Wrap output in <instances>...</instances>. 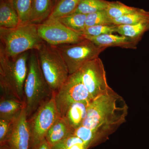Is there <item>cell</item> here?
I'll use <instances>...</instances> for the list:
<instances>
[{
    "mask_svg": "<svg viewBox=\"0 0 149 149\" xmlns=\"http://www.w3.org/2000/svg\"><path fill=\"white\" fill-rule=\"evenodd\" d=\"M128 110L124 99L112 88L90 102L82 126L90 129L94 133V146L125 123Z\"/></svg>",
    "mask_w": 149,
    "mask_h": 149,
    "instance_id": "6da1fadb",
    "label": "cell"
},
{
    "mask_svg": "<svg viewBox=\"0 0 149 149\" xmlns=\"http://www.w3.org/2000/svg\"><path fill=\"white\" fill-rule=\"evenodd\" d=\"M30 52L10 57L0 49V88L2 95L13 97L24 102V85Z\"/></svg>",
    "mask_w": 149,
    "mask_h": 149,
    "instance_id": "7a4b0ae2",
    "label": "cell"
},
{
    "mask_svg": "<svg viewBox=\"0 0 149 149\" xmlns=\"http://www.w3.org/2000/svg\"><path fill=\"white\" fill-rule=\"evenodd\" d=\"M0 49L10 57L37 50L44 42L38 33L37 24L29 22L11 29L0 27Z\"/></svg>",
    "mask_w": 149,
    "mask_h": 149,
    "instance_id": "3957f363",
    "label": "cell"
},
{
    "mask_svg": "<svg viewBox=\"0 0 149 149\" xmlns=\"http://www.w3.org/2000/svg\"><path fill=\"white\" fill-rule=\"evenodd\" d=\"M24 91L25 108L28 118L42 104L50 98L53 93L41 70L36 50L30 52Z\"/></svg>",
    "mask_w": 149,
    "mask_h": 149,
    "instance_id": "277c9868",
    "label": "cell"
},
{
    "mask_svg": "<svg viewBox=\"0 0 149 149\" xmlns=\"http://www.w3.org/2000/svg\"><path fill=\"white\" fill-rule=\"evenodd\" d=\"M40 68L53 93H56L68 79V68L56 47L45 42L36 50Z\"/></svg>",
    "mask_w": 149,
    "mask_h": 149,
    "instance_id": "5b68a950",
    "label": "cell"
},
{
    "mask_svg": "<svg viewBox=\"0 0 149 149\" xmlns=\"http://www.w3.org/2000/svg\"><path fill=\"white\" fill-rule=\"evenodd\" d=\"M54 93L28 118L30 134V149H34L45 139L46 134L59 117Z\"/></svg>",
    "mask_w": 149,
    "mask_h": 149,
    "instance_id": "8992f818",
    "label": "cell"
},
{
    "mask_svg": "<svg viewBox=\"0 0 149 149\" xmlns=\"http://www.w3.org/2000/svg\"><path fill=\"white\" fill-rule=\"evenodd\" d=\"M56 47L66 63L70 75L77 72L88 62L98 57L107 49L96 45L86 38L80 42Z\"/></svg>",
    "mask_w": 149,
    "mask_h": 149,
    "instance_id": "52a82bcc",
    "label": "cell"
},
{
    "mask_svg": "<svg viewBox=\"0 0 149 149\" xmlns=\"http://www.w3.org/2000/svg\"><path fill=\"white\" fill-rule=\"evenodd\" d=\"M54 100L59 116L62 118L72 104L91 102L93 99L76 72L70 74L61 88L54 93Z\"/></svg>",
    "mask_w": 149,
    "mask_h": 149,
    "instance_id": "ba28073f",
    "label": "cell"
},
{
    "mask_svg": "<svg viewBox=\"0 0 149 149\" xmlns=\"http://www.w3.org/2000/svg\"><path fill=\"white\" fill-rule=\"evenodd\" d=\"M77 72L93 100L105 94L111 88L107 81L103 63L99 57L88 62Z\"/></svg>",
    "mask_w": 149,
    "mask_h": 149,
    "instance_id": "9c48e42d",
    "label": "cell"
},
{
    "mask_svg": "<svg viewBox=\"0 0 149 149\" xmlns=\"http://www.w3.org/2000/svg\"><path fill=\"white\" fill-rule=\"evenodd\" d=\"M37 26L40 37L51 46L75 44L85 39L83 35L68 28L58 19H47Z\"/></svg>",
    "mask_w": 149,
    "mask_h": 149,
    "instance_id": "30bf717a",
    "label": "cell"
},
{
    "mask_svg": "<svg viewBox=\"0 0 149 149\" xmlns=\"http://www.w3.org/2000/svg\"><path fill=\"white\" fill-rule=\"evenodd\" d=\"M27 119L25 106L15 120L9 137L3 146L9 149H30V134Z\"/></svg>",
    "mask_w": 149,
    "mask_h": 149,
    "instance_id": "8fae6325",
    "label": "cell"
},
{
    "mask_svg": "<svg viewBox=\"0 0 149 149\" xmlns=\"http://www.w3.org/2000/svg\"><path fill=\"white\" fill-rule=\"evenodd\" d=\"M91 40L96 45L102 47H119L125 49H136L139 41L123 35L120 36L113 34H104L96 36L84 37Z\"/></svg>",
    "mask_w": 149,
    "mask_h": 149,
    "instance_id": "7c38bea8",
    "label": "cell"
},
{
    "mask_svg": "<svg viewBox=\"0 0 149 149\" xmlns=\"http://www.w3.org/2000/svg\"><path fill=\"white\" fill-rule=\"evenodd\" d=\"M74 132L64 119L59 116L48 130L45 139L53 147L61 143Z\"/></svg>",
    "mask_w": 149,
    "mask_h": 149,
    "instance_id": "4fadbf2b",
    "label": "cell"
},
{
    "mask_svg": "<svg viewBox=\"0 0 149 149\" xmlns=\"http://www.w3.org/2000/svg\"><path fill=\"white\" fill-rule=\"evenodd\" d=\"M91 102H77L72 104L62 117L74 131L82 126Z\"/></svg>",
    "mask_w": 149,
    "mask_h": 149,
    "instance_id": "5bb4252c",
    "label": "cell"
},
{
    "mask_svg": "<svg viewBox=\"0 0 149 149\" xmlns=\"http://www.w3.org/2000/svg\"><path fill=\"white\" fill-rule=\"evenodd\" d=\"M25 106V102L13 97L2 95L0 100V118L15 119Z\"/></svg>",
    "mask_w": 149,
    "mask_h": 149,
    "instance_id": "9a60e30c",
    "label": "cell"
},
{
    "mask_svg": "<svg viewBox=\"0 0 149 149\" xmlns=\"http://www.w3.org/2000/svg\"><path fill=\"white\" fill-rule=\"evenodd\" d=\"M20 24L13 1L0 0V27L11 29Z\"/></svg>",
    "mask_w": 149,
    "mask_h": 149,
    "instance_id": "2e32d148",
    "label": "cell"
},
{
    "mask_svg": "<svg viewBox=\"0 0 149 149\" xmlns=\"http://www.w3.org/2000/svg\"><path fill=\"white\" fill-rule=\"evenodd\" d=\"M54 4V0H33L29 22L39 24L47 20Z\"/></svg>",
    "mask_w": 149,
    "mask_h": 149,
    "instance_id": "e0dca14e",
    "label": "cell"
},
{
    "mask_svg": "<svg viewBox=\"0 0 149 149\" xmlns=\"http://www.w3.org/2000/svg\"><path fill=\"white\" fill-rule=\"evenodd\" d=\"M117 26L118 34L139 42L144 33L149 30V19L137 24Z\"/></svg>",
    "mask_w": 149,
    "mask_h": 149,
    "instance_id": "ac0fdd59",
    "label": "cell"
},
{
    "mask_svg": "<svg viewBox=\"0 0 149 149\" xmlns=\"http://www.w3.org/2000/svg\"><path fill=\"white\" fill-rule=\"evenodd\" d=\"M81 0H57L48 19H59L74 13Z\"/></svg>",
    "mask_w": 149,
    "mask_h": 149,
    "instance_id": "d6986e66",
    "label": "cell"
},
{
    "mask_svg": "<svg viewBox=\"0 0 149 149\" xmlns=\"http://www.w3.org/2000/svg\"><path fill=\"white\" fill-rule=\"evenodd\" d=\"M86 17L87 15L74 13L61 17L58 20L68 28L80 34L86 27Z\"/></svg>",
    "mask_w": 149,
    "mask_h": 149,
    "instance_id": "ffe728a7",
    "label": "cell"
},
{
    "mask_svg": "<svg viewBox=\"0 0 149 149\" xmlns=\"http://www.w3.org/2000/svg\"><path fill=\"white\" fill-rule=\"evenodd\" d=\"M109 1L106 0H81L74 13L88 15L105 10Z\"/></svg>",
    "mask_w": 149,
    "mask_h": 149,
    "instance_id": "44dd1931",
    "label": "cell"
},
{
    "mask_svg": "<svg viewBox=\"0 0 149 149\" xmlns=\"http://www.w3.org/2000/svg\"><path fill=\"white\" fill-rule=\"evenodd\" d=\"M149 19V11L139 8L136 11L119 17L112 19L113 24L115 25L134 24Z\"/></svg>",
    "mask_w": 149,
    "mask_h": 149,
    "instance_id": "7402d4cb",
    "label": "cell"
},
{
    "mask_svg": "<svg viewBox=\"0 0 149 149\" xmlns=\"http://www.w3.org/2000/svg\"><path fill=\"white\" fill-rule=\"evenodd\" d=\"M139 8L129 6L118 1H109L106 12L111 19L119 18L136 11Z\"/></svg>",
    "mask_w": 149,
    "mask_h": 149,
    "instance_id": "603a6c76",
    "label": "cell"
},
{
    "mask_svg": "<svg viewBox=\"0 0 149 149\" xmlns=\"http://www.w3.org/2000/svg\"><path fill=\"white\" fill-rule=\"evenodd\" d=\"M20 24L29 22L33 0H13Z\"/></svg>",
    "mask_w": 149,
    "mask_h": 149,
    "instance_id": "cb8c5ba5",
    "label": "cell"
},
{
    "mask_svg": "<svg viewBox=\"0 0 149 149\" xmlns=\"http://www.w3.org/2000/svg\"><path fill=\"white\" fill-rule=\"evenodd\" d=\"M117 25H99L95 26L86 27L80 34L84 37L91 36L96 37L104 34H113L116 32Z\"/></svg>",
    "mask_w": 149,
    "mask_h": 149,
    "instance_id": "d4e9b609",
    "label": "cell"
},
{
    "mask_svg": "<svg viewBox=\"0 0 149 149\" xmlns=\"http://www.w3.org/2000/svg\"><path fill=\"white\" fill-rule=\"evenodd\" d=\"M111 24H113L112 19L108 15L106 10L87 15L85 21L86 27Z\"/></svg>",
    "mask_w": 149,
    "mask_h": 149,
    "instance_id": "484cf974",
    "label": "cell"
},
{
    "mask_svg": "<svg viewBox=\"0 0 149 149\" xmlns=\"http://www.w3.org/2000/svg\"><path fill=\"white\" fill-rule=\"evenodd\" d=\"M0 118V146L5 144L12 130L15 120Z\"/></svg>",
    "mask_w": 149,
    "mask_h": 149,
    "instance_id": "4316f807",
    "label": "cell"
},
{
    "mask_svg": "<svg viewBox=\"0 0 149 149\" xmlns=\"http://www.w3.org/2000/svg\"><path fill=\"white\" fill-rule=\"evenodd\" d=\"M59 144L65 149H87L83 141L73 134Z\"/></svg>",
    "mask_w": 149,
    "mask_h": 149,
    "instance_id": "83f0119b",
    "label": "cell"
},
{
    "mask_svg": "<svg viewBox=\"0 0 149 149\" xmlns=\"http://www.w3.org/2000/svg\"><path fill=\"white\" fill-rule=\"evenodd\" d=\"M52 147L45 139L34 149H52Z\"/></svg>",
    "mask_w": 149,
    "mask_h": 149,
    "instance_id": "f1b7e54d",
    "label": "cell"
},
{
    "mask_svg": "<svg viewBox=\"0 0 149 149\" xmlns=\"http://www.w3.org/2000/svg\"><path fill=\"white\" fill-rule=\"evenodd\" d=\"M52 149H65V148L61 144H58L56 146L52 147Z\"/></svg>",
    "mask_w": 149,
    "mask_h": 149,
    "instance_id": "f546056e",
    "label": "cell"
},
{
    "mask_svg": "<svg viewBox=\"0 0 149 149\" xmlns=\"http://www.w3.org/2000/svg\"><path fill=\"white\" fill-rule=\"evenodd\" d=\"M0 149H9L8 147L6 146H0Z\"/></svg>",
    "mask_w": 149,
    "mask_h": 149,
    "instance_id": "4dcf8cb0",
    "label": "cell"
},
{
    "mask_svg": "<svg viewBox=\"0 0 149 149\" xmlns=\"http://www.w3.org/2000/svg\"><path fill=\"white\" fill-rule=\"evenodd\" d=\"M57 1V0H54L55 3Z\"/></svg>",
    "mask_w": 149,
    "mask_h": 149,
    "instance_id": "1f68e13d",
    "label": "cell"
},
{
    "mask_svg": "<svg viewBox=\"0 0 149 149\" xmlns=\"http://www.w3.org/2000/svg\"><path fill=\"white\" fill-rule=\"evenodd\" d=\"M12 1H13V0H12Z\"/></svg>",
    "mask_w": 149,
    "mask_h": 149,
    "instance_id": "d6a6232c",
    "label": "cell"
}]
</instances>
